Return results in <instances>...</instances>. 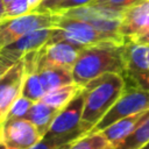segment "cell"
<instances>
[{
    "label": "cell",
    "instance_id": "obj_1",
    "mask_svg": "<svg viewBox=\"0 0 149 149\" xmlns=\"http://www.w3.org/2000/svg\"><path fill=\"white\" fill-rule=\"evenodd\" d=\"M126 81L122 74L105 73L88 81L84 87V108L81 127L87 134L105 116L125 91Z\"/></svg>",
    "mask_w": 149,
    "mask_h": 149
},
{
    "label": "cell",
    "instance_id": "obj_2",
    "mask_svg": "<svg viewBox=\"0 0 149 149\" xmlns=\"http://www.w3.org/2000/svg\"><path fill=\"white\" fill-rule=\"evenodd\" d=\"M123 44L101 43L83 48L72 68L74 83L84 87L105 73L123 74Z\"/></svg>",
    "mask_w": 149,
    "mask_h": 149
},
{
    "label": "cell",
    "instance_id": "obj_3",
    "mask_svg": "<svg viewBox=\"0 0 149 149\" xmlns=\"http://www.w3.org/2000/svg\"><path fill=\"white\" fill-rule=\"evenodd\" d=\"M56 14L58 19L52 27L50 42L66 41L83 48L101 43H125V37L119 33H106L97 29L86 21Z\"/></svg>",
    "mask_w": 149,
    "mask_h": 149
},
{
    "label": "cell",
    "instance_id": "obj_4",
    "mask_svg": "<svg viewBox=\"0 0 149 149\" xmlns=\"http://www.w3.org/2000/svg\"><path fill=\"white\" fill-rule=\"evenodd\" d=\"M84 108V92L81 91L64 108H62L52 121L44 139L58 144H70L85 135L81 127V115Z\"/></svg>",
    "mask_w": 149,
    "mask_h": 149
},
{
    "label": "cell",
    "instance_id": "obj_5",
    "mask_svg": "<svg viewBox=\"0 0 149 149\" xmlns=\"http://www.w3.org/2000/svg\"><path fill=\"white\" fill-rule=\"evenodd\" d=\"M57 19L56 13L37 9L22 16L0 20V51L30 31L52 28Z\"/></svg>",
    "mask_w": 149,
    "mask_h": 149
},
{
    "label": "cell",
    "instance_id": "obj_6",
    "mask_svg": "<svg viewBox=\"0 0 149 149\" xmlns=\"http://www.w3.org/2000/svg\"><path fill=\"white\" fill-rule=\"evenodd\" d=\"M149 109V91L126 86L125 91L105 114V116L88 133H98L111 126L112 123L132 115L141 114Z\"/></svg>",
    "mask_w": 149,
    "mask_h": 149
},
{
    "label": "cell",
    "instance_id": "obj_7",
    "mask_svg": "<svg viewBox=\"0 0 149 149\" xmlns=\"http://www.w3.org/2000/svg\"><path fill=\"white\" fill-rule=\"evenodd\" d=\"M123 58L126 86L149 91V44L125 38Z\"/></svg>",
    "mask_w": 149,
    "mask_h": 149
},
{
    "label": "cell",
    "instance_id": "obj_8",
    "mask_svg": "<svg viewBox=\"0 0 149 149\" xmlns=\"http://www.w3.org/2000/svg\"><path fill=\"white\" fill-rule=\"evenodd\" d=\"M43 137L28 119H8L0 122V142L6 149H29Z\"/></svg>",
    "mask_w": 149,
    "mask_h": 149
},
{
    "label": "cell",
    "instance_id": "obj_9",
    "mask_svg": "<svg viewBox=\"0 0 149 149\" xmlns=\"http://www.w3.org/2000/svg\"><path fill=\"white\" fill-rule=\"evenodd\" d=\"M123 13L125 10L87 5V6H81L77 8H71V9L61 12L58 14L86 21L93 27H95L97 29L106 33H119Z\"/></svg>",
    "mask_w": 149,
    "mask_h": 149
},
{
    "label": "cell",
    "instance_id": "obj_10",
    "mask_svg": "<svg viewBox=\"0 0 149 149\" xmlns=\"http://www.w3.org/2000/svg\"><path fill=\"white\" fill-rule=\"evenodd\" d=\"M83 47L66 42H48L35 52L36 68L42 65H55L72 70Z\"/></svg>",
    "mask_w": 149,
    "mask_h": 149
},
{
    "label": "cell",
    "instance_id": "obj_11",
    "mask_svg": "<svg viewBox=\"0 0 149 149\" xmlns=\"http://www.w3.org/2000/svg\"><path fill=\"white\" fill-rule=\"evenodd\" d=\"M24 77V63L23 59H20L0 78V122L6 119L15 100L22 95Z\"/></svg>",
    "mask_w": 149,
    "mask_h": 149
},
{
    "label": "cell",
    "instance_id": "obj_12",
    "mask_svg": "<svg viewBox=\"0 0 149 149\" xmlns=\"http://www.w3.org/2000/svg\"><path fill=\"white\" fill-rule=\"evenodd\" d=\"M52 28H42L30 31L15 42L10 43L0 51V55L9 58L14 63L22 59L27 54L40 50L45 43L50 41Z\"/></svg>",
    "mask_w": 149,
    "mask_h": 149
},
{
    "label": "cell",
    "instance_id": "obj_13",
    "mask_svg": "<svg viewBox=\"0 0 149 149\" xmlns=\"http://www.w3.org/2000/svg\"><path fill=\"white\" fill-rule=\"evenodd\" d=\"M149 29V0H142L123 13L119 33L125 38L143 34Z\"/></svg>",
    "mask_w": 149,
    "mask_h": 149
},
{
    "label": "cell",
    "instance_id": "obj_14",
    "mask_svg": "<svg viewBox=\"0 0 149 149\" xmlns=\"http://www.w3.org/2000/svg\"><path fill=\"white\" fill-rule=\"evenodd\" d=\"M36 70L45 92L74 83L72 70L70 69L55 65H42L37 66Z\"/></svg>",
    "mask_w": 149,
    "mask_h": 149
},
{
    "label": "cell",
    "instance_id": "obj_15",
    "mask_svg": "<svg viewBox=\"0 0 149 149\" xmlns=\"http://www.w3.org/2000/svg\"><path fill=\"white\" fill-rule=\"evenodd\" d=\"M59 111L61 109H57V108L45 104L44 101L38 100L33 104L26 119L31 121L33 125L38 130V133L41 134V136L44 137V135L49 130L52 121L55 120V118L57 116Z\"/></svg>",
    "mask_w": 149,
    "mask_h": 149
},
{
    "label": "cell",
    "instance_id": "obj_16",
    "mask_svg": "<svg viewBox=\"0 0 149 149\" xmlns=\"http://www.w3.org/2000/svg\"><path fill=\"white\" fill-rule=\"evenodd\" d=\"M143 113L136 114V115H132V116H128V118H123V119L112 123L111 126H108L107 128L101 130L100 133H102V135L116 149V147L135 129V127H136L137 122L140 121V119H141Z\"/></svg>",
    "mask_w": 149,
    "mask_h": 149
},
{
    "label": "cell",
    "instance_id": "obj_17",
    "mask_svg": "<svg viewBox=\"0 0 149 149\" xmlns=\"http://www.w3.org/2000/svg\"><path fill=\"white\" fill-rule=\"evenodd\" d=\"M81 91H83V87L73 83V84L65 85V86L45 92V94L41 100L57 109H62L68 104H70L72 99L76 98Z\"/></svg>",
    "mask_w": 149,
    "mask_h": 149
},
{
    "label": "cell",
    "instance_id": "obj_18",
    "mask_svg": "<svg viewBox=\"0 0 149 149\" xmlns=\"http://www.w3.org/2000/svg\"><path fill=\"white\" fill-rule=\"evenodd\" d=\"M149 142V109L146 111L135 129L116 147V149H141Z\"/></svg>",
    "mask_w": 149,
    "mask_h": 149
},
{
    "label": "cell",
    "instance_id": "obj_19",
    "mask_svg": "<svg viewBox=\"0 0 149 149\" xmlns=\"http://www.w3.org/2000/svg\"><path fill=\"white\" fill-rule=\"evenodd\" d=\"M69 149H115L102 133H87L71 143Z\"/></svg>",
    "mask_w": 149,
    "mask_h": 149
},
{
    "label": "cell",
    "instance_id": "obj_20",
    "mask_svg": "<svg viewBox=\"0 0 149 149\" xmlns=\"http://www.w3.org/2000/svg\"><path fill=\"white\" fill-rule=\"evenodd\" d=\"M44 94H45V90H44L41 78L37 73V70L35 69V70L26 71L22 95H24L26 98H28L35 102V101L41 100Z\"/></svg>",
    "mask_w": 149,
    "mask_h": 149
},
{
    "label": "cell",
    "instance_id": "obj_21",
    "mask_svg": "<svg viewBox=\"0 0 149 149\" xmlns=\"http://www.w3.org/2000/svg\"><path fill=\"white\" fill-rule=\"evenodd\" d=\"M93 1L94 0H44L38 9L49 10L52 13H61L71 8L91 5Z\"/></svg>",
    "mask_w": 149,
    "mask_h": 149
},
{
    "label": "cell",
    "instance_id": "obj_22",
    "mask_svg": "<svg viewBox=\"0 0 149 149\" xmlns=\"http://www.w3.org/2000/svg\"><path fill=\"white\" fill-rule=\"evenodd\" d=\"M33 104H34V101H31L30 99L26 98L24 95H21L12 105V107H10L9 112L7 113L5 120H8V119H24V118H27V114L30 111Z\"/></svg>",
    "mask_w": 149,
    "mask_h": 149
},
{
    "label": "cell",
    "instance_id": "obj_23",
    "mask_svg": "<svg viewBox=\"0 0 149 149\" xmlns=\"http://www.w3.org/2000/svg\"><path fill=\"white\" fill-rule=\"evenodd\" d=\"M34 12L28 2V0H12L5 7V17L3 19H12L22 16Z\"/></svg>",
    "mask_w": 149,
    "mask_h": 149
},
{
    "label": "cell",
    "instance_id": "obj_24",
    "mask_svg": "<svg viewBox=\"0 0 149 149\" xmlns=\"http://www.w3.org/2000/svg\"><path fill=\"white\" fill-rule=\"evenodd\" d=\"M142 0H94L91 5L112 8V9H119V10H126L127 8L134 6L135 3L140 2Z\"/></svg>",
    "mask_w": 149,
    "mask_h": 149
},
{
    "label": "cell",
    "instance_id": "obj_25",
    "mask_svg": "<svg viewBox=\"0 0 149 149\" xmlns=\"http://www.w3.org/2000/svg\"><path fill=\"white\" fill-rule=\"evenodd\" d=\"M70 146H71V143L70 144H58L56 142H52V141L43 137L38 143H36L35 146H33L29 149H69Z\"/></svg>",
    "mask_w": 149,
    "mask_h": 149
},
{
    "label": "cell",
    "instance_id": "obj_26",
    "mask_svg": "<svg viewBox=\"0 0 149 149\" xmlns=\"http://www.w3.org/2000/svg\"><path fill=\"white\" fill-rule=\"evenodd\" d=\"M13 64H15L13 61H10L9 58H7V57L0 55V78L6 73V71H7Z\"/></svg>",
    "mask_w": 149,
    "mask_h": 149
},
{
    "label": "cell",
    "instance_id": "obj_27",
    "mask_svg": "<svg viewBox=\"0 0 149 149\" xmlns=\"http://www.w3.org/2000/svg\"><path fill=\"white\" fill-rule=\"evenodd\" d=\"M126 40H130V41L143 43V44H149V29L147 31H144L143 34H141V35H137V36H134V37H130V38H126Z\"/></svg>",
    "mask_w": 149,
    "mask_h": 149
},
{
    "label": "cell",
    "instance_id": "obj_28",
    "mask_svg": "<svg viewBox=\"0 0 149 149\" xmlns=\"http://www.w3.org/2000/svg\"><path fill=\"white\" fill-rule=\"evenodd\" d=\"M43 1L44 0H28V2H29V5H30V7H31L33 10H37L42 6Z\"/></svg>",
    "mask_w": 149,
    "mask_h": 149
},
{
    "label": "cell",
    "instance_id": "obj_29",
    "mask_svg": "<svg viewBox=\"0 0 149 149\" xmlns=\"http://www.w3.org/2000/svg\"><path fill=\"white\" fill-rule=\"evenodd\" d=\"M5 7H6V5H5L3 0H0V20H2L5 17Z\"/></svg>",
    "mask_w": 149,
    "mask_h": 149
},
{
    "label": "cell",
    "instance_id": "obj_30",
    "mask_svg": "<svg viewBox=\"0 0 149 149\" xmlns=\"http://www.w3.org/2000/svg\"><path fill=\"white\" fill-rule=\"evenodd\" d=\"M141 149H149V142H148L147 144H144V146H143Z\"/></svg>",
    "mask_w": 149,
    "mask_h": 149
},
{
    "label": "cell",
    "instance_id": "obj_31",
    "mask_svg": "<svg viewBox=\"0 0 149 149\" xmlns=\"http://www.w3.org/2000/svg\"><path fill=\"white\" fill-rule=\"evenodd\" d=\"M9 1H12V0H3V2H5V5H7Z\"/></svg>",
    "mask_w": 149,
    "mask_h": 149
},
{
    "label": "cell",
    "instance_id": "obj_32",
    "mask_svg": "<svg viewBox=\"0 0 149 149\" xmlns=\"http://www.w3.org/2000/svg\"><path fill=\"white\" fill-rule=\"evenodd\" d=\"M0 149H6V148L2 146V143H1V142H0Z\"/></svg>",
    "mask_w": 149,
    "mask_h": 149
}]
</instances>
